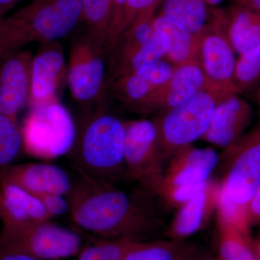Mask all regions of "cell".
Masks as SVG:
<instances>
[{
  "mask_svg": "<svg viewBox=\"0 0 260 260\" xmlns=\"http://www.w3.org/2000/svg\"><path fill=\"white\" fill-rule=\"evenodd\" d=\"M23 149V132L18 119L0 114V173L13 164Z\"/></svg>",
  "mask_w": 260,
  "mask_h": 260,
  "instance_id": "27",
  "label": "cell"
},
{
  "mask_svg": "<svg viewBox=\"0 0 260 260\" xmlns=\"http://www.w3.org/2000/svg\"><path fill=\"white\" fill-rule=\"evenodd\" d=\"M222 158L226 164L217 213L239 227L248 228L246 206L260 186V124L225 149Z\"/></svg>",
  "mask_w": 260,
  "mask_h": 260,
  "instance_id": "3",
  "label": "cell"
},
{
  "mask_svg": "<svg viewBox=\"0 0 260 260\" xmlns=\"http://www.w3.org/2000/svg\"><path fill=\"white\" fill-rule=\"evenodd\" d=\"M8 10H9L7 9V8H2V7H0V18H3V15H4Z\"/></svg>",
  "mask_w": 260,
  "mask_h": 260,
  "instance_id": "43",
  "label": "cell"
},
{
  "mask_svg": "<svg viewBox=\"0 0 260 260\" xmlns=\"http://www.w3.org/2000/svg\"><path fill=\"white\" fill-rule=\"evenodd\" d=\"M0 219L3 227H15L51 218L35 195L13 184L0 182Z\"/></svg>",
  "mask_w": 260,
  "mask_h": 260,
  "instance_id": "18",
  "label": "cell"
},
{
  "mask_svg": "<svg viewBox=\"0 0 260 260\" xmlns=\"http://www.w3.org/2000/svg\"><path fill=\"white\" fill-rule=\"evenodd\" d=\"M201 249L197 244L189 243L184 254L178 260H195Z\"/></svg>",
  "mask_w": 260,
  "mask_h": 260,
  "instance_id": "36",
  "label": "cell"
},
{
  "mask_svg": "<svg viewBox=\"0 0 260 260\" xmlns=\"http://www.w3.org/2000/svg\"><path fill=\"white\" fill-rule=\"evenodd\" d=\"M158 90L150 80L134 72L114 80L108 92L132 112L150 114L155 92Z\"/></svg>",
  "mask_w": 260,
  "mask_h": 260,
  "instance_id": "20",
  "label": "cell"
},
{
  "mask_svg": "<svg viewBox=\"0 0 260 260\" xmlns=\"http://www.w3.org/2000/svg\"><path fill=\"white\" fill-rule=\"evenodd\" d=\"M155 30H160L167 36L169 47L165 57L169 62L177 67L198 61L200 35H193L178 26L161 15L155 14L153 20Z\"/></svg>",
  "mask_w": 260,
  "mask_h": 260,
  "instance_id": "21",
  "label": "cell"
},
{
  "mask_svg": "<svg viewBox=\"0 0 260 260\" xmlns=\"http://www.w3.org/2000/svg\"><path fill=\"white\" fill-rule=\"evenodd\" d=\"M35 196L40 200L51 218L64 215L70 210V203L64 198V195L47 192Z\"/></svg>",
  "mask_w": 260,
  "mask_h": 260,
  "instance_id": "32",
  "label": "cell"
},
{
  "mask_svg": "<svg viewBox=\"0 0 260 260\" xmlns=\"http://www.w3.org/2000/svg\"><path fill=\"white\" fill-rule=\"evenodd\" d=\"M230 93L223 90L200 92L153 120L166 162L178 149L204 136L217 105Z\"/></svg>",
  "mask_w": 260,
  "mask_h": 260,
  "instance_id": "4",
  "label": "cell"
},
{
  "mask_svg": "<svg viewBox=\"0 0 260 260\" xmlns=\"http://www.w3.org/2000/svg\"><path fill=\"white\" fill-rule=\"evenodd\" d=\"M189 243L172 240L136 242L123 260H178Z\"/></svg>",
  "mask_w": 260,
  "mask_h": 260,
  "instance_id": "26",
  "label": "cell"
},
{
  "mask_svg": "<svg viewBox=\"0 0 260 260\" xmlns=\"http://www.w3.org/2000/svg\"><path fill=\"white\" fill-rule=\"evenodd\" d=\"M256 101H257L258 106H259L260 114V86L259 89H258L257 93H256Z\"/></svg>",
  "mask_w": 260,
  "mask_h": 260,
  "instance_id": "42",
  "label": "cell"
},
{
  "mask_svg": "<svg viewBox=\"0 0 260 260\" xmlns=\"http://www.w3.org/2000/svg\"><path fill=\"white\" fill-rule=\"evenodd\" d=\"M19 0H0V7L10 10Z\"/></svg>",
  "mask_w": 260,
  "mask_h": 260,
  "instance_id": "40",
  "label": "cell"
},
{
  "mask_svg": "<svg viewBox=\"0 0 260 260\" xmlns=\"http://www.w3.org/2000/svg\"><path fill=\"white\" fill-rule=\"evenodd\" d=\"M235 83L241 93L254 90L260 84V44L239 56Z\"/></svg>",
  "mask_w": 260,
  "mask_h": 260,
  "instance_id": "29",
  "label": "cell"
},
{
  "mask_svg": "<svg viewBox=\"0 0 260 260\" xmlns=\"http://www.w3.org/2000/svg\"><path fill=\"white\" fill-rule=\"evenodd\" d=\"M124 160L127 175L156 196L164 180L165 158L154 121H124Z\"/></svg>",
  "mask_w": 260,
  "mask_h": 260,
  "instance_id": "7",
  "label": "cell"
},
{
  "mask_svg": "<svg viewBox=\"0 0 260 260\" xmlns=\"http://www.w3.org/2000/svg\"><path fill=\"white\" fill-rule=\"evenodd\" d=\"M22 132L24 150L29 155L45 159L69 153L77 135L74 121L59 100L30 108Z\"/></svg>",
  "mask_w": 260,
  "mask_h": 260,
  "instance_id": "6",
  "label": "cell"
},
{
  "mask_svg": "<svg viewBox=\"0 0 260 260\" xmlns=\"http://www.w3.org/2000/svg\"><path fill=\"white\" fill-rule=\"evenodd\" d=\"M195 260H215V256L210 254V252H208V251L200 250Z\"/></svg>",
  "mask_w": 260,
  "mask_h": 260,
  "instance_id": "38",
  "label": "cell"
},
{
  "mask_svg": "<svg viewBox=\"0 0 260 260\" xmlns=\"http://www.w3.org/2000/svg\"><path fill=\"white\" fill-rule=\"evenodd\" d=\"M28 44L21 24L14 15L0 18V55Z\"/></svg>",
  "mask_w": 260,
  "mask_h": 260,
  "instance_id": "30",
  "label": "cell"
},
{
  "mask_svg": "<svg viewBox=\"0 0 260 260\" xmlns=\"http://www.w3.org/2000/svg\"><path fill=\"white\" fill-rule=\"evenodd\" d=\"M137 241L102 239L81 249L78 260H123Z\"/></svg>",
  "mask_w": 260,
  "mask_h": 260,
  "instance_id": "28",
  "label": "cell"
},
{
  "mask_svg": "<svg viewBox=\"0 0 260 260\" xmlns=\"http://www.w3.org/2000/svg\"><path fill=\"white\" fill-rule=\"evenodd\" d=\"M220 183L210 180L203 190L178 208L166 235L169 240L183 242L206 225L218 205Z\"/></svg>",
  "mask_w": 260,
  "mask_h": 260,
  "instance_id": "17",
  "label": "cell"
},
{
  "mask_svg": "<svg viewBox=\"0 0 260 260\" xmlns=\"http://www.w3.org/2000/svg\"><path fill=\"white\" fill-rule=\"evenodd\" d=\"M125 3L126 0H113L112 23H111L110 28H109L107 47H106L107 55L114 47L116 39L120 35L121 21H122Z\"/></svg>",
  "mask_w": 260,
  "mask_h": 260,
  "instance_id": "33",
  "label": "cell"
},
{
  "mask_svg": "<svg viewBox=\"0 0 260 260\" xmlns=\"http://www.w3.org/2000/svg\"><path fill=\"white\" fill-rule=\"evenodd\" d=\"M223 28L233 49L239 56L260 44V13L237 4L223 10Z\"/></svg>",
  "mask_w": 260,
  "mask_h": 260,
  "instance_id": "19",
  "label": "cell"
},
{
  "mask_svg": "<svg viewBox=\"0 0 260 260\" xmlns=\"http://www.w3.org/2000/svg\"><path fill=\"white\" fill-rule=\"evenodd\" d=\"M237 59L218 15H210L209 21L200 34L198 61L208 78L229 93L240 94L235 83Z\"/></svg>",
  "mask_w": 260,
  "mask_h": 260,
  "instance_id": "10",
  "label": "cell"
},
{
  "mask_svg": "<svg viewBox=\"0 0 260 260\" xmlns=\"http://www.w3.org/2000/svg\"><path fill=\"white\" fill-rule=\"evenodd\" d=\"M106 48L85 26L72 38L67 84L77 102L88 107L100 104L107 93Z\"/></svg>",
  "mask_w": 260,
  "mask_h": 260,
  "instance_id": "5",
  "label": "cell"
},
{
  "mask_svg": "<svg viewBox=\"0 0 260 260\" xmlns=\"http://www.w3.org/2000/svg\"><path fill=\"white\" fill-rule=\"evenodd\" d=\"M246 216L249 228L260 226V186L248 203Z\"/></svg>",
  "mask_w": 260,
  "mask_h": 260,
  "instance_id": "34",
  "label": "cell"
},
{
  "mask_svg": "<svg viewBox=\"0 0 260 260\" xmlns=\"http://www.w3.org/2000/svg\"><path fill=\"white\" fill-rule=\"evenodd\" d=\"M0 260H43L19 251L0 249Z\"/></svg>",
  "mask_w": 260,
  "mask_h": 260,
  "instance_id": "35",
  "label": "cell"
},
{
  "mask_svg": "<svg viewBox=\"0 0 260 260\" xmlns=\"http://www.w3.org/2000/svg\"><path fill=\"white\" fill-rule=\"evenodd\" d=\"M13 15L28 44L58 41L83 23L80 0H32Z\"/></svg>",
  "mask_w": 260,
  "mask_h": 260,
  "instance_id": "9",
  "label": "cell"
},
{
  "mask_svg": "<svg viewBox=\"0 0 260 260\" xmlns=\"http://www.w3.org/2000/svg\"><path fill=\"white\" fill-rule=\"evenodd\" d=\"M82 239L76 233L49 221L3 227L0 249L19 251L43 260H60L79 254Z\"/></svg>",
  "mask_w": 260,
  "mask_h": 260,
  "instance_id": "8",
  "label": "cell"
},
{
  "mask_svg": "<svg viewBox=\"0 0 260 260\" xmlns=\"http://www.w3.org/2000/svg\"><path fill=\"white\" fill-rule=\"evenodd\" d=\"M70 194L73 221L102 239L145 242L162 225L155 195L142 188L121 190L112 183L80 174Z\"/></svg>",
  "mask_w": 260,
  "mask_h": 260,
  "instance_id": "1",
  "label": "cell"
},
{
  "mask_svg": "<svg viewBox=\"0 0 260 260\" xmlns=\"http://www.w3.org/2000/svg\"><path fill=\"white\" fill-rule=\"evenodd\" d=\"M83 23L95 39L107 47L113 15V0H80ZM107 51V50H106Z\"/></svg>",
  "mask_w": 260,
  "mask_h": 260,
  "instance_id": "25",
  "label": "cell"
},
{
  "mask_svg": "<svg viewBox=\"0 0 260 260\" xmlns=\"http://www.w3.org/2000/svg\"><path fill=\"white\" fill-rule=\"evenodd\" d=\"M169 47V42L167 36L160 30H154L153 37L148 44L108 75L106 78L107 91L109 85L114 80L165 57Z\"/></svg>",
  "mask_w": 260,
  "mask_h": 260,
  "instance_id": "24",
  "label": "cell"
},
{
  "mask_svg": "<svg viewBox=\"0 0 260 260\" xmlns=\"http://www.w3.org/2000/svg\"><path fill=\"white\" fill-rule=\"evenodd\" d=\"M251 118L249 103L239 94L230 93L217 105L209 128L201 139L226 149L243 136Z\"/></svg>",
  "mask_w": 260,
  "mask_h": 260,
  "instance_id": "16",
  "label": "cell"
},
{
  "mask_svg": "<svg viewBox=\"0 0 260 260\" xmlns=\"http://www.w3.org/2000/svg\"><path fill=\"white\" fill-rule=\"evenodd\" d=\"M124 121L99 109L77 133L72 155L80 174L114 183L127 174L124 160Z\"/></svg>",
  "mask_w": 260,
  "mask_h": 260,
  "instance_id": "2",
  "label": "cell"
},
{
  "mask_svg": "<svg viewBox=\"0 0 260 260\" xmlns=\"http://www.w3.org/2000/svg\"><path fill=\"white\" fill-rule=\"evenodd\" d=\"M204 1L207 5H216L221 3L223 0H204Z\"/></svg>",
  "mask_w": 260,
  "mask_h": 260,
  "instance_id": "41",
  "label": "cell"
},
{
  "mask_svg": "<svg viewBox=\"0 0 260 260\" xmlns=\"http://www.w3.org/2000/svg\"><path fill=\"white\" fill-rule=\"evenodd\" d=\"M32 55L28 50L10 49L0 55V114L18 119L28 105Z\"/></svg>",
  "mask_w": 260,
  "mask_h": 260,
  "instance_id": "12",
  "label": "cell"
},
{
  "mask_svg": "<svg viewBox=\"0 0 260 260\" xmlns=\"http://www.w3.org/2000/svg\"><path fill=\"white\" fill-rule=\"evenodd\" d=\"M0 182L13 184L34 195L51 192L70 196L74 186L64 169L45 162L12 164L0 173Z\"/></svg>",
  "mask_w": 260,
  "mask_h": 260,
  "instance_id": "15",
  "label": "cell"
},
{
  "mask_svg": "<svg viewBox=\"0 0 260 260\" xmlns=\"http://www.w3.org/2000/svg\"><path fill=\"white\" fill-rule=\"evenodd\" d=\"M31 63L30 108L59 100L61 87L67 83L68 64L59 41L39 43Z\"/></svg>",
  "mask_w": 260,
  "mask_h": 260,
  "instance_id": "11",
  "label": "cell"
},
{
  "mask_svg": "<svg viewBox=\"0 0 260 260\" xmlns=\"http://www.w3.org/2000/svg\"><path fill=\"white\" fill-rule=\"evenodd\" d=\"M237 4L244 5L260 13V0H237Z\"/></svg>",
  "mask_w": 260,
  "mask_h": 260,
  "instance_id": "37",
  "label": "cell"
},
{
  "mask_svg": "<svg viewBox=\"0 0 260 260\" xmlns=\"http://www.w3.org/2000/svg\"><path fill=\"white\" fill-rule=\"evenodd\" d=\"M217 90L225 91L207 76L199 62L193 61L175 67L174 74L167 85L155 92L151 113L164 114L200 92Z\"/></svg>",
  "mask_w": 260,
  "mask_h": 260,
  "instance_id": "14",
  "label": "cell"
},
{
  "mask_svg": "<svg viewBox=\"0 0 260 260\" xmlns=\"http://www.w3.org/2000/svg\"><path fill=\"white\" fill-rule=\"evenodd\" d=\"M158 10V15L193 35H200L209 21L204 0H162Z\"/></svg>",
  "mask_w": 260,
  "mask_h": 260,
  "instance_id": "22",
  "label": "cell"
},
{
  "mask_svg": "<svg viewBox=\"0 0 260 260\" xmlns=\"http://www.w3.org/2000/svg\"><path fill=\"white\" fill-rule=\"evenodd\" d=\"M169 161L157 195L209 181L220 157L213 148H198L189 144L178 149Z\"/></svg>",
  "mask_w": 260,
  "mask_h": 260,
  "instance_id": "13",
  "label": "cell"
},
{
  "mask_svg": "<svg viewBox=\"0 0 260 260\" xmlns=\"http://www.w3.org/2000/svg\"><path fill=\"white\" fill-rule=\"evenodd\" d=\"M218 253L215 260H257L250 232L217 214Z\"/></svg>",
  "mask_w": 260,
  "mask_h": 260,
  "instance_id": "23",
  "label": "cell"
},
{
  "mask_svg": "<svg viewBox=\"0 0 260 260\" xmlns=\"http://www.w3.org/2000/svg\"><path fill=\"white\" fill-rule=\"evenodd\" d=\"M161 1L162 0H126L121 21L120 35L129 28L138 15L151 8H159Z\"/></svg>",
  "mask_w": 260,
  "mask_h": 260,
  "instance_id": "31",
  "label": "cell"
},
{
  "mask_svg": "<svg viewBox=\"0 0 260 260\" xmlns=\"http://www.w3.org/2000/svg\"><path fill=\"white\" fill-rule=\"evenodd\" d=\"M252 242L256 259L260 260V235H259V237H256L255 239H252Z\"/></svg>",
  "mask_w": 260,
  "mask_h": 260,
  "instance_id": "39",
  "label": "cell"
}]
</instances>
